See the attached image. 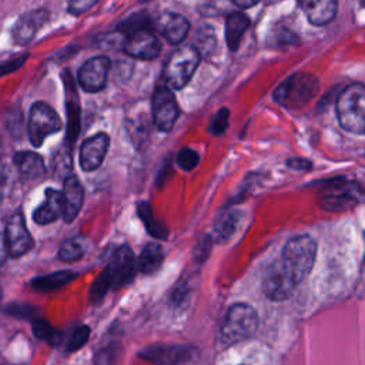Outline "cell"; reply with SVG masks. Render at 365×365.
<instances>
[{
	"instance_id": "cell-9",
	"label": "cell",
	"mask_w": 365,
	"mask_h": 365,
	"mask_svg": "<svg viewBox=\"0 0 365 365\" xmlns=\"http://www.w3.org/2000/svg\"><path fill=\"white\" fill-rule=\"evenodd\" d=\"M151 113H153V121L160 131H164V133L171 131V128L174 127L178 118L180 108L173 91L165 84L157 86L153 94Z\"/></svg>"
},
{
	"instance_id": "cell-7",
	"label": "cell",
	"mask_w": 365,
	"mask_h": 365,
	"mask_svg": "<svg viewBox=\"0 0 365 365\" xmlns=\"http://www.w3.org/2000/svg\"><path fill=\"white\" fill-rule=\"evenodd\" d=\"M298 284L299 282L297 281L292 271L279 257L265 268L262 291L272 301H284L289 298Z\"/></svg>"
},
{
	"instance_id": "cell-13",
	"label": "cell",
	"mask_w": 365,
	"mask_h": 365,
	"mask_svg": "<svg viewBox=\"0 0 365 365\" xmlns=\"http://www.w3.org/2000/svg\"><path fill=\"white\" fill-rule=\"evenodd\" d=\"M134 254L128 245H121L114 252L111 261L104 268L108 275L110 285L114 289L128 284L134 277Z\"/></svg>"
},
{
	"instance_id": "cell-12",
	"label": "cell",
	"mask_w": 365,
	"mask_h": 365,
	"mask_svg": "<svg viewBox=\"0 0 365 365\" xmlns=\"http://www.w3.org/2000/svg\"><path fill=\"white\" fill-rule=\"evenodd\" d=\"M111 63L106 56H97L87 60L78 70V84L84 91L97 93L104 88Z\"/></svg>"
},
{
	"instance_id": "cell-8",
	"label": "cell",
	"mask_w": 365,
	"mask_h": 365,
	"mask_svg": "<svg viewBox=\"0 0 365 365\" xmlns=\"http://www.w3.org/2000/svg\"><path fill=\"white\" fill-rule=\"evenodd\" d=\"M61 128V120L51 106L37 101L31 106L29 114V138L34 147H40L43 141Z\"/></svg>"
},
{
	"instance_id": "cell-18",
	"label": "cell",
	"mask_w": 365,
	"mask_h": 365,
	"mask_svg": "<svg viewBox=\"0 0 365 365\" xmlns=\"http://www.w3.org/2000/svg\"><path fill=\"white\" fill-rule=\"evenodd\" d=\"M61 194H63V204H64L63 218L66 222H71L77 217L83 205L84 188L76 175H68L64 180V188Z\"/></svg>"
},
{
	"instance_id": "cell-25",
	"label": "cell",
	"mask_w": 365,
	"mask_h": 365,
	"mask_svg": "<svg viewBox=\"0 0 365 365\" xmlns=\"http://www.w3.org/2000/svg\"><path fill=\"white\" fill-rule=\"evenodd\" d=\"M137 214L141 218L143 224L145 225V230L148 231V234L157 240H165L168 237V228L164 222H161L160 220L155 218L151 207L148 202L141 201L137 205Z\"/></svg>"
},
{
	"instance_id": "cell-42",
	"label": "cell",
	"mask_w": 365,
	"mask_h": 365,
	"mask_svg": "<svg viewBox=\"0 0 365 365\" xmlns=\"http://www.w3.org/2000/svg\"><path fill=\"white\" fill-rule=\"evenodd\" d=\"M0 301H1V289H0Z\"/></svg>"
},
{
	"instance_id": "cell-20",
	"label": "cell",
	"mask_w": 365,
	"mask_h": 365,
	"mask_svg": "<svg viewBox=\"0 0 365 365\" xmlns=\"http://www.w3.org/2000/svg\"><path fill=\"white\" fill-rule=\"evenodd\" d=\"M188 355L187 348L181 345H154L140 354V356L158 365H173L187 359Z\"/></svg>"
},
{
	"instance_id": "cell-38",
	"label": "cell",
	"mask_w": 365,
	"mask_h": 365,
	"mask_svg": "<svg viewBox=\"0 0 365 365\" xmlns=\"http://www.w3.org/2000/svg\"><path fill=\"white\" fill-rule=\"evenodd\" d=\"M287 165L291 168H297V170H311V161L304 160V158H291L287 161Z\"/></svg>"
},
{
	"instance_id": "cell-1",
	"label": "cell",
	"mask_w": 365,
	"mask_h": 365,
	"mask_svg": "<svg viewBox=\"0 0 365 365\" xmlns=\"http://www.w3.org/2000/svg\"><path fill=\"white\" fill-rule=\"evenodd\" d=\"M364 191L359 182L336 177L328 180L319 190L318 204L329 212H342L362 202Z\"/></svg>"
},
{
	"instance_id": "cell-23",
	"label": "cell",
	"mask_w": 365,
	"mask_h": 365,
	"mask_svg": "<svg viewBox=\"0 0 365 365\" xmlns=\"http://www.w3.org/2000/svg\"><path fill=\"white\" fill-rule=\"evenodd\" d=\"M14 164L19 173L29 180H36L41 177L46 171L43 158L33 151H19L14 155Z\"/></svg>"
},
{
	"instance_id": "cell-24",
	"label": "cell",
	"mask_w": 365,
	"mask_h": 365,
	"mask_svg": "<svg viewBox=\"0 0 365 365\" xmlns=\"http://www.w3.org/2000/svg\"><path fill=\"white\" fill-rule=\"evenodd\" d=\"M163 261H164V251L161 245L157 242H150L143 248L137 261V267L140 272L145 275H153L161 268Z\"/></svg>"
},
{
	"instance_id": "cell-16",
	"label": "cell",
	"mask_w": 365,
	"mask_h": 365,
	"mask_svg": "<svg viewBox=\"0 0 365 365\" xmlns=\"http://www.w3.org/2000/svg\"><path fill=\"white\" fill-rule=\"evenodd\" d=\"M110 138L106 133H98L87 138L80 148V165L84 171L97 170L108 150Z\"/></svg>"
},
{
	"instance_id": "cell-33",
	"label": "cell",
	"mask_w": 365,
	"mask_h": 365,
	"mask_svg": "<svg viewBox=\"0 0 365 365\" xmlns=\"http://www.w3.org/2000/svg\"><path fill=\"white\" fill-rule=\"evenodd\" d=\"M228 118H230L228 108H225V107L220 108V111L211 120V124H210L211 133L212 134H222L228 127Z\"/></svg>"
},
{
	"instance_id": "cell-6",
	"label": "cell",
	"mask_w": 365,
	"mask_h": 365,
	"mask_svg": "<svg viewBox=\"0 0 365 365\" xmlns=\"http://www.w3.org/2000/svg\"><path fill=\"white\" fill-rule=\"evenodd\" d=\"M317 255V242L309 235H298L291 238L281 254L284 264L292 271L298 282H301L311 271Z\"/></svg>"
},
{
	"instance_id": "cell-32",
	"label": "cell",
	"mask_w": 365,
	"mask_h": 365,
	"mask_svg": "<svg viewBox=\"0 0 365 365\" xmlns=\"http://www.w3.org/2000/svg\"><path fill=\"white\" fill-rule=\"evenodd\" d=\"M88 336H90V328H88L87 325H80V327H77V328L73 331V334H71V336H70V339H68V342H67L66 351H67V352H74V351L80 349V348L87 342Z\"/></svg>"
},
{
	"instance_id": "cell-14",
	"label": "cell",
	"mask_w": 365,
	"mask_h": 365,
	"mask_svg": "<svg viewBox=\"0 0 365 365\" xmlns=\"http://www.w3.org/2000/svg\"><path fill=\"white\" fill-rule=\"evenodd\" d=\"M47 20H48V11L44 9H36L20 16V19L13 24V29H11V38L14 44L17 46L29 44L37 34L38 29Z\"/></svg>"
},
{
	"instance_id": "cell-29",
	"label": "cell",
	"mask_w": 365,
	"mask_h": 365,
	"mask_svg": "<svg viewBox=\"0 0 365 365\" xmlns=\"http://www.w3.org/2000/svg\"><path fill=\"white\" fill-rule=\"evenodd\" d=\"M31 328L34 336L38 339L47 341L50 344H56V341L58 339V332L43 318H33Z\"/></svg>"
},
{
	"instance_id": "cell-11",
	"label": "cell",
	"mask_w": 365,
	"mask_h": 365,
	"mask_svg": "<svg viewBox=\"0 0 365 365\" xmlns=\"http://www.w3.org/2000/svg\"><path fill=\"white\" fill-rule=\"evenodd\" d=\"M3 237L7 252L13 258L24 255L33 247V238L26 227V221L21 212H16L9 218Z\"/></svg>"
},
{
	"instance_id": "cell-37",
	"label": "cell",
	"mask_w": 365,
	"mask_h": 365,
	"mask_svg": "<svg viewBox=\"0 0 365 365\" xmlns=\"http://www.w3.org/2000/svg\"><path fill=\"white\" fill-rule=\"evenodd\" d=\"M96 365H114L115 364V352L113 348H104L96 355Z\"/></svg>"
},
{
	"instance_id": "cell-31",
	"label": "cell",
	"mask_w": 365,
	"mask_h": 365,
	"mask_svg": "<svg viewBox=\"0 0 365 365\" xmlns=\"http://www.w3.org/2000/svg\"><path fill=\"white\" fill-rule=\"evenodd\" d=\"M200 161V155L190 147H182L177 154V164L184 171H191L197 167Z\"/></svg>"
},
{
	"instance_id": "cell-41",
	"label": "cell",
	"mask_w": 365,
	"mask_h": 365,
	"mask_svg": "<svg viewBox=\"0 0 365 365\" xmlns=\"http://www.w3.org/2000/svg\"><path fill=\"white\" fill-rule=\"evenodd\" d=\"M1 158H3V143H1V137H0V163H1Z\"/></svg>"
},
{
	"instance_id": "cell-3",
	"label": "cell",
	"mask_w": 365,
	"mask_h": 365,
	"mask_svg": "<svg viewBox=\"0 0 365 365\" xmlns=\"http://www.w3.org/2000/svg\"><path fill=\"white\" fill-rule=\"evenodd\" d=\"M336 115L341 127L354 134L365 131V87L354 83L345 87L336 98Z\"/></svg>"
},
{
	"instance_id": "cell-21",
	"label": "cell",
	"mask_w": 365,
	"mask_h": 365,
	"mask_svg": "<svg viewBox=\"0 0 365 365\" xmlns=\"http://www.w3.org/2000/svg\"><path fill=\"white\" fill-rule=\"evenodd\" d=\"M64 83H66V94H67V117H68V124H67V141L71 145L78 134V127H80V106L77 101V91L73 86V80L70 73H64Z\"/></svg>"
},
{
	"instance_id": "cell-15",
	"label": "cell",
	"mask_w": 365,
	"mask_h": 365,
	"mask_svg": "<svg viewBox=\"0 0 365 365\" xmlns=\"http://www.w3.org/2000/svg\"><path fill=\"white\" fill-rule=\"evenodd\" d=\"M157 31L171 44H178L185 40L190 31V21L178 13L164 11L155 20Z\"/></svg>"
},
{
	"instance_id": "cell-30",
	"label": "cell",
	"mask_w": 365,
	"mask_h": 365,
	"mask_svg": "<svg viewBox=\"0 0 365 365\" xmlns=\"http://www.w3.org/2000/svg\"><path fill=\"white\" fill-rule=\"evenodd\" d=\"M110 288H111V285H110L108 275H107V272L103 269L101 274L94 279V282H93L91 287H90V292H88L90 301H91V302H98V301H101Z\"/></svg>"
},
{
	"instance_id": "cell-28",
	"label": "cell",
	"mask_w": 365,
	"mask_h": 365,
	"mask_svg": "<svg viewBox=\"0 0 365 365\" xmlns=\"http://www.w3.org/2000/svg\"><path fill=\"white\" fill-rule=\"evenodd\" d=\"M84 255V245L80 240L77 238H71V240H66L58 250V258L67 262H73L80 259Z\"/></svg>"
},
{
	"instance_id": "cell-2",
	"label": "cell",
	"mask_w": 365,
	"mask_h": 365,
	"mask_svg": "<svg viewBox=\"0 0 365 365\" xmlns=\"http://www.w3.org/2000/svg\"><path fill=\"white\" fill-rule=\"evenodd\" d=\"M319 90L318 78L311 73H295L285 78L274 91V100L287 110L307 106Z\"/></svg>"
},
{
	"instance_id": "cell-27",
	"label": "cell",
	"mask_w": 365,
	"mask_h": 365,
	"mask_svg": "<svg viewBox=\"0 0 365 365\" xmlns=\"http://www.w3.org/2000/svg\"><path fill=\"white\" fill-rule=\"evenodd\" d=\"M238 224H240V212L238 211L231 210V211H227L225 214H222L214 225L215 240L217 241L230 240L235 234Z\"/></svg>"
},
{
	"instance_id": "cell-36",
	"label": "cell",
	"mask_w": 365,
	"mask_h": 365,
	"mask_svg": "<svg viewBox=\"0 0 365 365\" xmlns=\"http://www.w3.org/2000/svg\"><path fill=\"white\" fill-rule=\"evenodd\" d=\"M26 58H27V54L1 63V64H0V77H3V76H6V74H10V73L16 71L17 68H20V67L23 66V63L26 61Z\"/></svg>"
},
{
	"instance_id": "cell-34",
	"label": "cell",
	"mask_w": 365,
	"mask_h": 365,
	"mask_svg": "<svg viewBox=\"0 0 365 365\" xmlns=\"http://www.w3.org/2000/svg\"><path fill=\"white\" fill-rule=\"evenodd\" d=\"M7 314L16 318H21V319H27V318H33L36 309L27 304H10L6 308Z\"/></svg>"
},
{
	"instance_id": "cell-5",
	"label": "cell",
	"mask_w": 365,
	"mask_h": 365,
	"mask_svg": "<svg viewBox=\"0 0 365 365\" xmlns=\"http://www.w3.org/2000/svg\"><path fill=\"white\" fill-rule=\"evenodd\" d=\"M258 327L257 311L247 304L232 305L221 325L220 339L225 345L235 344L241 339L251 336Z\"/></svg>"
},
{
	"instance_id": "cell-40",
	"label": "cell",
	"mask_w": 365,
	"mask_h": 365,
	"mask_svg": "<svg viewBox=\"0 0 365 365\" xmlns=\"http://www.w3.org/2000/svg\"><path fill=\"white\" fill-rule=\"evenodd\" d=\"M235 6H240L242 9H250L252 6H255L259 0H231Z\"/></svg>"
},
{
	"instance_id": "cell-26",
	"label": "cell",
	"mask_w": 365,
	"mask_h": 365,
	"mask_svg": "<svg viewBox=\"0 0 365 365\" xmlns=\"http://www.w3.org/2000/svg\"><path fill=\"white\" fill-rule=\"evenodd\" d=\"M77 277L73 271H57L48 275H40L31 279V287L37 291H54L71 282Z\"/></svg>"
},
{
	"instance_id": "cell-4",
	"label": "cell",
	"mask_w": 365,
	"mask_h": 365,
	"mask_svg": "<svg viewBox=\"0 0 365 365\" xmlns=\"http://www.w3.org/2000/svg\"><path fill=\"white\" fill-rule=\"evenodd\" d=\"M200 51L192 44L180 46L167 60L164 67V81L171 90H180L191 80L200 64Z\"/></svg>"
},
{
	"instance_id": "cell-39",
	"label": "cell",
	"mask_w": 365,
	"mask_h": 365,
	"mask_svg": "<svg viewBox=\"0 0 365 365\" xmlns=\"http://www.w3.org/2000/svg\"><path fill=\"white\" fill-rule=\"evenodd\" d=\"M7 255H9V252H7V247L4 242V237H3V234H0V267L4 264Z\"/></svg>"
},
{
	"instance_id": "cell-17",
	"label": "cell",
	"mask_w": 365,
	"mask_h": 365,
	"mask_svg": "<svg viewBox=\"0 0 365 365\" xmlns=\"http://www.w3.org/2000/svg\"><path fill=\"white\" fill-rule=\"evenodd\" d=\"M298 3L314 26L328 24L338 11V0H298Z\"/></svg>"
},
{
	"instance_id": "cell-35",
	"label": "cell",
	"mask_w": 365,
	"mask_h": 365,
	"mask_svg": "<svg viewBox=\"0 0 365 365\" xmlns=\"http://www.w3.org/2000/svg\"><path fill=\"white\" fill-rule=\"evenodd\" d=\"M98 0H68V11L74 16H78L88 9H91Z\"/></svg>"
},
{
	"instance_id": "cell-10",
	"label": "cell",
	"mask_w": 365,
	"mask_h": 365,
	"mask_svg": "<svg viewBox=\"0 0 365 365\" xmlns=\"http://www.w3.org/2000/svg\"><path fill=\"white\" fill-rule=\"evenodd\" d=\"M124 51L137 60H154L161 51V43L150 29H135L128 31L124 40Z\"/></svg>"
},
{
	"instance_id": "cell-19",
	"label": "cell",
	"mask_w": 365,
	"mask_h": 365,
	"mask_svg": "<svg viewBox=\"0 0 365 365\" xmlns=\"http://www.w3.org/2000/svg\"><path fill=\"white\" fill-rule=\"evenodd\" d=\"M63 210H64V204H63L61 191H57L54 188H47L44 202L34 210L33 220L40 225H46L63 217Z\"/></svg>"
},
{
	"instance_id": "cell-22",
	"label": "cell",
	"mask_w": 365,
	"mask_h": 365,
	"mask_svg": "<svg viewBox=\"0 0 365 365\" xmlns=\"http://www.w3.org/2000/svg\"><path fill=\"white\" fill-rule=\"evenodd\" d=\"M250 27V19L240 11H232L225 19V41L231 51H237L241 40Z\"/></svg>"
}]
</instances>
